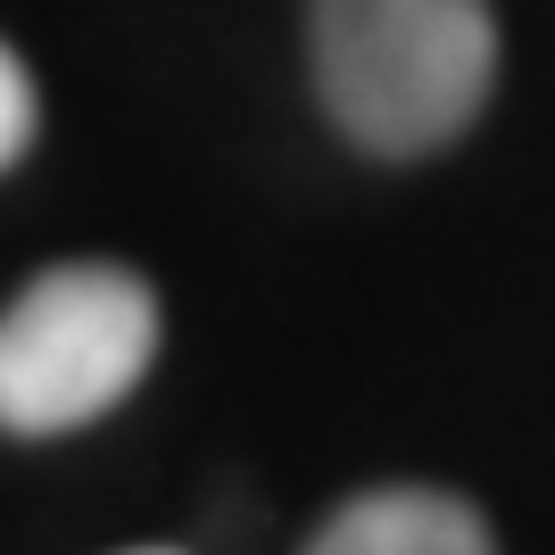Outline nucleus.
Instances as JSON below:
<instances>
[{
  "mask_svg": "<svg viewBox=\"0 0 555 555\" xmlns=\"http://www.w3.org/2000/svg\"><path fill=\"white\" fill-rule=\"evenodd\" d=\"M307 67L332 133L365 158H431L498 92L489 0H307Z\"/></svg>",
  "mask_w": 555,
  "mask_h": 555,
  "instance_id": "obj_1",
  "label": "nucleus"
},
{
  "mask_svg": "<svg viewBox=\"0 0 555 555\" xmlns=\"http://www.w3.org/2000/svg\"><path fill=\"white\" fill-rule=\"evenodd\" d=\"M158 291L133 266L75 257L0 307V431L59 440L150 382L158 365Z\"/></svg>",
  "mask_w": 555,
  "mask_h": 555,
  "instance_id": "obj_2",
  "label": "nucleus"
},
{
  "mask_svg": "<svg viewBox=\"0 0 555 555\" xmlns=\"http://www.w3.org/2000/svg\"><path fill=\"white\" fill-rule=\"evenodd\" d=\"M299 555H498V539H489V514L473 498L398 481V489H365V498L332 506L324 531Z\"/></svg>",
  "mask_w": 555,
  "mask_h": 555,
  "instance_id": "obj_3",
  "label": "nucleus"
},
{
  "mask_svg": "<svg viewBox=\"0 0 555 555\" xmlns=\"http://www.w3.org/2000/svg\"><path fill=\"white\" fill-rule=\"evenodd\" d=\"M34 125H42V100H34V75L9 42H0V175L34 150Z\"/></svg>",
  "mask_w": 555,
  "mask_h": 555,
  "instance_id": "obj_4",
  "label": "nucleus"
},
{
  "mask_svg": "<svg viewBox=\"0 0 555 555\" xmlns=\"http://www.w3.org/2000/svg\"><path fill=\"white\" fill-rule=\"evenodd\" d=\"M125 555H183V547H125Z\"/></svg>",
  "mask_w": 555,
  "mask_h": 555,
  "instance_id": "obj_5",
  "label": "nucleus"
}]
</instances>
